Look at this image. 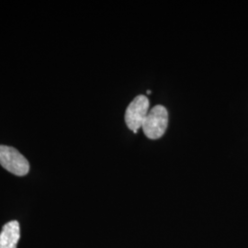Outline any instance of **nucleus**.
<instances>
[{
	"label": "nucleus",
	"mask_w": 248,
	"mask_h": 248,
	"mask_svg": "<svg viewBox=\"0 0 248 248\" xmlns=\"http://www.w3.org/2000/svg\"><path fill=\"white\" fill-rule=\"evenodd\" d=\"M169 124V113L165 107L157 105L149 110L143 124L142 131L145 136L152 140L164 135Z\"/></svg>",
	"instance_id": "f257e3e1"
},
{
	"label": "nucleus",
	"mask_w": 248,
	"mask_h": 248,
	"mask_svg": "<svg viewBox=\"0 0 248 248\" xmlns=\"http://www.w3.org/2000/svg\"><path fill=\"white\" fill-rule=\"evenodd\" d=\"M0 165L18 177L26 176L30 171L28 160L17 149L7 145H0Z\"/></svg>",
	"instance_id": "f03ea898"
},
{
	"label": "nucleus",
	"mask_w": 248,
	"mask_h": 248,
	"mask_svg": "<svg viewBox=\"0 0 248 248\" xmlns=\"http://www.w3.org/2000/svg\"><path fill=\"white\" fill-rule=\"evenodd\" d=\"M148 112L149 99L143 95L137 96L130 103L125 112V122L128 128L133 133H137L139 129H142Z\"/></svg>",
	"instance_id": "7ed1b4c3"
},
{
	"label": "nucleus",
	"mask_w": 248,
	"mask_h": 248,
	"mask_svg": "<svg viewBox=\"0 0 248 248\" xmlns=\"http://www.w3.org/2000/svg\"><path fill=\"white\" fill-rule=\"evenodd\" d=\"M19 238V223L17 221L8 222L0 232V248H17Z\"/></svg>",
	"instance_id": "20e7f679"
},
{
	"label": "nucleus",
	"mask_w": 248,
	"mask_h": 248,
	"mask_svg": "<svg viewBox=\"0 0 248 248\" xmlns=\"http://www.w3.org/2000/svg\"><path fill=\"white\" fill-rule=\"evenodd\" d=\"M148 95H150L151 94V90H147V92H146Z\"/></svg>",
	"instance_id": "39448f33"
}]
</instances>
